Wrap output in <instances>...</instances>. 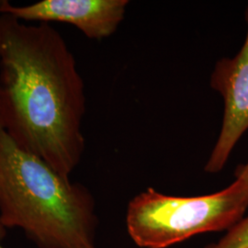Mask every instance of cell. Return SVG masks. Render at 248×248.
Segmentation results:
<instances>
[{
    "label": "cell",
    "mask_w": 248,
    "mask_h": 248,
    "mask_svg": "<svg viewBox=\"0 0 248 248\" xmlns=\"http://www.w3.org/2000/svg\"><path fill=\"white\" fill-rule=\"evenodd\" d=\"M85 85L49 23L0 13V126L24 150L70 177L82 159Z\"/></svg>",
    "instance_id": "cell-1"
},
{
    "label": "cell",
    "mask_w": 248,
    "mask_h": 248,
    "mask_svg": "<svg viewBox=\"0 0 248 248\" xmlns=\"http://www.w3.org/2000/svg\"><path fill=\"white\" fill-rule=\"evenodd\" d=\"M0 222L22 231L38 248H98L89 189L18 146L1 126Z\"/></svg>",
    "instance_id": "cell-2"
},
{
    "label": "cell",
    "mask_w": 248,
    "mask_h": 248,
    "mask_svg": "<svg viewBox=\"0 0 248 248\" xmlns=\"http://www.w3.org/2000/svg\"><path fill=\"white\" fill-rule=\"evenodd\" d=\"M248 209V196L237 181L209 195L176 197L149 187L130 202L127 230L142 248H166L197 234L229 230Z\"/></svg>",
    "instance_id": "cell-3"
},
{
    "label": "cell",
    "mask_w": 248,
    "mask_h": 248,
    "mask_svg": "<svg viewBox=\"0 0 248 248\" xmlns=\"http://www.w3.org/2000/svg\"><path fill=\"white\" fill-rule=\"evenodd\" d=\"M247 24V36L239 52L219 60L211 76V87L221 95L224 110L220 133L205 165L209 174L222 171L248 130V8Z\"/></svg>",
    "instance_id": "cell-4"
},
{
    "label": "cell",
    "mask_w": 248,
    "mask_h": 248,
    "mask_svg": "<svg viewBox=\"0 0 248 248\" xmlns=\"http://www.w3.org/2000/svg\"><path fill=\"white\" fill-rule=\"evenodd\" d=\"M128 0H42L24 6L0 1V13L21 21L62 22L92 40L112 35L124 21Z\"/></svg>",
    "instance_id": "cell-5"
},
{
    "label": "cell",
    "mask_w": 248,
    "mask_h": 248,
    "mask_svg": "<svg viewBox=\"0 0 248 248\" xmlns=\"http://www.w3.org/2000/svg\"><path fill=\"white\" fill-rule=\"evenodd\" d=\"M205 248H248V216L233 225L218 242Z\"/></svg>",
    "instance_id": "cell-6"
},
{
    "label": "cell",
    "mask_w": 248,
    "mask_h": 248,
    "mask_svg": "<svg viewBox=\"0 0 248 248\" xmlns=\"http://www.w3.org/2000/svg\"><path fill=\"white\" fill-rule=\"evenodd\" d=\"M235 181L239 183L248 196V162L235 172Z\"/></svg>",
    "instance_id": "cell-7"
},
{
    "label": "cell",
    "mask_w": 248,
    "mask_h": 248,
    "mask_svg": "<svg viewBox=\"0 0 248 248\" xmlns=\"http://www.w3.org/2000/svg\"><path fill=\"white\" fill-rule=\"evenodd\" d=\"M7 235V229L4 227V225L0 222V248H6L5 247H3L2 245V242L4 238L6 237Z\"/></svg>",
    "instance_id": "cell-8"
}]
</instances>
